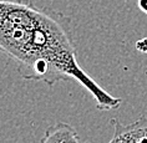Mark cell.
<instances>
[{"label": "cell", "instance_id": "2", "mask_svg": "<svg viewBox=\"0 0 147 143\" xmlns=\"http://www.w3.org/2000/svg\"><path fill=\"white\" fill-rule=\"evenodd\" d=\"M110 123L113 127V136L109 143H147V116H140L130 124H123L116 118Z\"/></svg>", "mask_w": 147, "mask_h": 143}, {"label": "cell", "instance_id": "3", "mask_svg": "<svg viewBox=\"0 0 147 143\" xmlns=\"http://www.w3.org/2000/svg\"><path fill=\"white\" fill-rule=\"evenodd\" d=\"M40 143H89L84 142L78 131L66 122H57L47 127Z\"/></svg>", "mask_w": 147, "mask_h": 143}, {"label": "cell", "instance_id": "1", "mask_svg": "<svg viewBox=\"0 0 147 143\" xmlns=\"http://www.w3.org/2000/svg\"><path fill=\"white\" fill-rule=\"evenodd\" d=\"M0 51L15 62L24 80L50 87L76 81L91 93L100 111L117 109L122 103L82 70L72 19L57 10L38 8L25 0H0Z\"/></svg>", "mask_w": 147, "mask_h": 143}, {"label": "cell", "instance_id": "5", "mask_svg": "<svg viewBox=\"0 0 147 143\" xmlns=\"http://www.w3.org/2000/svg\"><path fill=\"white\" fill-rule=\"evenodd\" d=\"M137 4H138L140 10H141L142 13L147 14V0H138Z\"/></svg>", "mask_w": 147, "mask_h": 143}, {"label": "cell", "instance_id": "4", "mask_svg": "<svg viewBox=\"0 0 147 143\" xmlns=\"http://www.w3.org/2000/svg\"><path fill=\"white\" fill-rule=\"evenodd\" d=\"M136 49L141 52H147V38L141 39L136 42Z\"/></svg>", "mask_w": 147, "mask_h": 143}]
</instances>
